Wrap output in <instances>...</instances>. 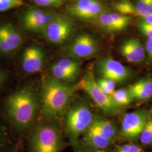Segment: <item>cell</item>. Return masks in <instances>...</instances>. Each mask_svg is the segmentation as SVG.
<instances>
[{"instance_id":"cell-1","label":"cell","mask_w":152,"mask_h":152,"mask_svg":"<svg viewBox=\"0 0 152 152\" xmlns=\"http://www.w3.org/2000/svg\"><path fill=\"white\" fill-rule=\"evenodd\" d=\"M41 94L32 86L20 87L6 98L4 113L13 127L24 132L32 127L41 109Z\"/></svg>"},{"instance_id":"cell-2","label":"cell","mask_w":152,"mask_h":152,"mask_svg":"<svg viewBox=\"0 0 152 152\" xmlns=\"http://www.w3.org/2000/svg\"><path fill=\"white\" fill-rule=\"evenodd\" d=\"M77 85H67L53 77L44 80L41 92V112L46 120H59L64 115L71 102Z\"/></svg>"},{"instance_id":"cell-3","label":"cell","mask_w":152,"mask_h":152,"mask_svg":"<svg viewBox=\"0 0 152 152\" xmlns=\"http://www.w3.org/2000/svg\"><path fill=\"white\" fill-rule=\"evenodd\" d=\"M46 120L40 122L31 132L28 145L29 152H60L62 138L57 125Z\"/></svg>"},{"instance_id":"cell-4","label":"cell","mask_w":152,"mask_h":152,"mask_svg":"<svg viewBox=\"0 0 152 152\" xmlns=\"http://www.w3.org/2000/svg\"><path fill=\"white\" fill-rule=\"evenodd\" d=\"M65 132L72 143L86 132L94 120L92 112L87 104L76 103L71 105L65 114Z\"/></svg>"},{"instance_id":"cell-5","label":"cell","mask_w":152,"mask_h":152,"mask_svg":"<svg viewBox=\"0 0 152 152\" xmlns=\"http://www.w3.org/2000/svg\"><path fill=\"white\" fill-rule=\"evenodd\" d=\"M78 85L87 92L95 104L104 112L109 114H116L121 111V107L98 85L92 72H87Z\"/></svg>"},{"instance_id":"cell-6","label":"cell","mask_w":152,"mask_h":152,"mask_svg":"<svg viewBox=\"0 0 152 152\" xmlns=\"http://www.w3.org/2000/svg\"><path fill=\"white\" fill-rule=\"evenodd\" d=\"M58 14V12L50 8L39 6L32 7L23 14V26L29 32L43 34Z\"/></svg>"},{"instance_id":"cell-7","label":"cell","mask_w":152,"mask_h":152,"mask_svg":"<svg viewBox=\"0 0 152 152\" xmlns=\"http://www.w3.org/2000/svg\"><path fill=\"white\" fill-rule=\"evenodd\" d=\"M75 29V24L70 17L58 14L43 34L50 43L60 45L71 37Z\"/></svg>"},{"instance_id":"cell-8","label":"cell","mask_w":152,"mask_h":152,"mask_svg":"<svg viewBox=\"0 0 152 152\" xmlns=\"http://www.w3.org/2000/svg\"><path fill=\"white\" fill-rule=\"evenodd\" d=\"M96 68L102 78L111 80L115 83L126 81L130 79L132 75L130 68L109 56L99 59L96 64Z\"/></svg>"},{"instance_id":"cell-9","label":"cell","mask_w":152,"mask_h":152,"mask_svg":"<svg viewBox=\"0 0 152 152\" xmlns=\"http://www.w3.org/2000/svg\"><path fill=\"white\" fill-rule=\"evenodd\" d=\"M66 10L71 16L87 21L94 20L108 9L100 0H75L68 6Z\"/></svg>"},{"instance_id":"cell-10","label":"cell","mask_w":152,"mask_h":152,"mask_svg":"<svg viewBox=\"0 0 152 152\" xmlns=\"http://www.w3.org/2000/svg\"><path fill=\"white\" fill-rule=\"evenodd\" d=\"M99 51L97 41L87 34H81L77 36L65 50L66 57L73 59L91 57Z\"/></svg>"},{"instance_id":"cell-11","label":"cell","mask_w":152,"mask_h":152,"mask_svg":"<svg viewBox=\"0 0 152 152\" xmlns=\"http://www.w3.org/2000/svg\"><path fill=\"white\" fill-rule=\"evenodd\" d=\"M149 116L146 110H138L125 114L121 125L122 136L130 139L140 136Z\"/></svg>"},{"instance_id":"cell-12","label":"cell","mask_w":152,"mask_h":152,"mask_svg":"<svg viewBox=\"0 0 152 152\" xmlns=\"http://www.w3.org/2000/svg\"><path fill=\"white\" fill-rule=\"evenodd\" d=\"M45 54L43 49L36 45H31L24 49L21 58L23 72L28 75L36 73L43 68Z\"/></svg>"},{"instance_id":"cell-13","label":"cell","mask_w":152,"mask_h":152,"mask_svg":"<svg viewBox=\"0 0 152 152\" xmlns=\"http://www.w3.org/2000/svg\"><path fill=\"white\" fill-rule=\"evenodd\" d=\"M23 42L21 33L10 24L0 26V53L11 54L16 51Z\"/></svg>"},{"instance_id":"cell-14","label":"cell","mask_w":152,"mask_h":152,"mask_svg":"<svg viewBox=\"0 0 152 152\" xmlns=\"http://www.w3.org/2000/svg\"><path fill=\"white\" fill-rule=\"evenodd\" d=\"M120 54L127 61L137 64L142 62L145 56V50L141 42L136 38H129L122 42Z\"/></svg>"},{"instance_id":"cell-15","label":"cell","mask_w":152,"mask_h":152,"mask_svg":"<svg viewBox=\"0 0 152 152\" xmlns=\"http://www.w3.org/2000/svg\"><path fill=\"white\" fill-rule=\"evenodd\" d=\"M127 90L132 100L146 101L152 97V77H145L131 85Z\"/></svg>"},{"instance_id":"cell-16","label":"cell","mask_w":152,"mask_h":152,"mask_svg":"<svg viewBox=\"0 0 152 152\" xmlns=\"http://www.w3.org/2000/svg\"><path fill=\"white\" fill-rule=\"evenodd\" d=\"M88 129L95 132L100 136L111 141L113 140L116 134L114 124L108 120L100 117L94 119Z\"/></svg>"},{"instance_id":"cell-17","label":"cell","mask_w":152,"mask_h":152,"mask_svg":"<svg viewBox=\"0 0 152 152\" xmlns=\"http://www.w3.org/2000/svg\"><path fill=\"white\" fill-rule=\"evenodd\" d=\"M84 141L86 145L94 149L106 148L110 145L112 142L90 129L85 132Z\"/></svg>"},{"instance_id":"cell-18","label":"cell","mask_w":152,"mask_h":152,"mask_svg":"<svg viewBox=\"0 0 152 152\" xmlns=\"http://www.w3.org/2000/svg\"><path fill=\"white\" fill-rule=\"evenodd\" d=\"M50 72L53 76V78L65 83V82L75 80L78 75V74L61 67L56 63L51 65Z\"/></svg>"},{"instance_id":"cell-19","label":"cell","mask_w":152,"mask_h":152,"mask_svg":"<svg viewBox=\"0 0 152 152\" xmlns=\"http://www.w3.org/2000/svg\"><path fill=\"white\" fill-rule=\"evenodd\" d=\"M93 21L97 27L103 31L108 33L118 32L110 12L109 11L102 13Z\"/></svg>"},{"instance_id":"cell-20","label":"cell","mask_w":152,"mask_h":152,"mask_svg":"<svg viewBox=\"0 0 152 152\" xmlns=\"http://www.w3.org/2000/svg\"><path fill=\"white\" fill-rule=\"evenodd\" d=\"M113 9L116 12L124 15L137 16L135 7L129 0H121L114 4Z\"/></svg>"},{"instance_id":"cell-21","label":"cell","mask_w":152,"mask_h":152,"mask_svg":"<svg viewBox=\"0 0 152 152\" xmlns=\"http://www.w3.org/2000/svg\"><path fill=\"white\" fill-rule=\"evenodd\" d=\"M55 63L58 65H59L65 69H67L78 75L79 73L81 66V63L80 61L77 60L76 59L65 57L60 59V60H58Z\"/></svg>"},{"instance_id":"cell-22","label":"cell","mask_w":152,"mask_h":152,"mask_svg":"<svg viewBox=\"0 0 152 152\" xmlns=\"http://www.w3.org/2000/svg\"><path fill=\"white\" fill-rule=\"evenodd\" d=\"M115 103L118 104L121 107L126 106L130 104L132 101V98L127 90L121 88L115 90L112 95Z\"/></svg>"},{"instance_id":"cell-23","label":"cell","mask_w":152,"mask_h":152,"mask_svg":"<svg viewBox=\"0 0 152 152\" xmlns=\"http://www.w3.org/2000/svg\"><path fill=\"white\" fill-rule=\"evenodd\" d=\"M110 14L118 32L124 30L132 22V16L124 15L116 12H110Z\"/></svg>"},{"instance_id":"cell-24","label":"cell","mask_w":152,"mask_h":152,"mask_svg":"<svg viewBox=\"0 0 152 152\" xmlns=\"http://www.w3.org/2000/svg\"><path fill=\"white\" fill-rule=\"evenodd\" d=\"M133 4L136 9L137 17L152 13V0H134Z\"/></svg>"},{"instance_id":"cell-25","label":"cell","mask_w":152,"mask_h":152,"mask_svg":"<svg viewBox=\"0 0 152 152\" xmlns=\"http://www.w3.org/2000/svg\"><path fill=\"white\" fill-rule=\"evenodd\" d=\"M140 139L141 143L144 145L152 144V115H149L140 135Z\"/></svg>"},{"instance_id":"cell-26","label":"cell","mask_w":152,"mask_h":152,"mask_svg":"<svg viewBox=\"0 0 152 152\" xmlns=\"http://www.w3.org/2000/svg\"><path fill=\"white\" fill-rule=\"evenodd\" d=\"M98 85L107 95L112 96L115 91V82L105 78H100L96 81Z\"/></svg>"},{"instance_id":"cell-27","label":"cell","mask_w":152,"mask_h":152,"mask_svg":"<svg viewBox=\"0 0 152 152\" xmlns=\"http://www.w3.org/2000/svg\"><path fill=\"white\" fill-rule=\"evenodd\" d=\"M23 5V0H0V12L19 7Z\"/></svg>"},{"instance_id":"cell-28","label":"cell","mask_w":152,"mask_h":152,"mask_svg":"<svg viewBox=\"0 0 152 152\" xmlns=\"http://www.w3.org/2000/svg\"><path fill=\"white\" fill-rule=\"evenodd\" d=\"M34 2L36 5L46 7H58L64 5L66 0H33Z\"/></svg>"},{"instance_id":"cell-29","label":"cell","mask_w":152,"mask_h":152,"mask_svg":"<svg viewBox=\"0 0 152 152\" xmlns=\"http://www.w3.org/2000/svg\"><path fill=\"white\" fill-rule=\"evenodd\" d=\"M137 27L143 35L148 39H152V26L139 19L137 22Z\"/></svg>"},{"instance_id":"cell-30","label":"cell","mask_w":152,"mask_h":152,"mask_svg":"<svg viewBox=\"0 0 152 152\" xmlns=\"http://www.w3.org/2000/svg\"><path fill=\"white\" fill-rule=\"evenodd\" d=\"M116 152H142V150L136 145L125 144L119 147Z\"/></svg>"},{"instance_id":"cell-31","label":"cell","mask_w":152,"mask_h":152,"mask_svg":"<svg viewBox=\"0 0 152 152\" xmlns=\"http://www.w3.org/2000/svg\"><path fill=\"white\" fill-rule=\"evenodd\" d=\"M145 52L148 60L152 62V39H148L145 45Z\"/></svg>"},{"instance_id":"cell-32","label":"cell","mask_w":152,"mask_h":152,"mask_svg":"<svg viewBox=\"0 0 152 152\" xmlns=\"http://www.w3.org/2000/svg\"><path fill=\"white\" fill-rule=\"evenodd\" d=\"M7 136V134L5 127L0 123V145L4 143Z\"/></svg>"},{"instance_id":"cell-33","label":"cell","mask_w":152,"mask_h":152,"mask_svg":"<svg viewBox=\"0 0 152 152\" xmlns=\"http://www.w3.org/2000/svg\"><path fill=\"white\" fill-rule=\"evenodd\" d=\"M140 19L152 26V13L139 18Z\"/></svg>"},{"instance_id":"cell-34","label":"cell","mask_w":152,"mask_h":152,"mask_svg":"<svg viewBox=\"0 0 152 152\" xmlns=\"http://www.w3.org/2000/svg\"><path fill=\"white\" fill-rule=\"evenodd\" d=\"M6 79V74L2 70L0 69V89L2 87Z\"/></svg>"},{"instance_id":"cell-35","label":"cell","mask_w":152,"mask_h":152,"mask_svg":"<svg viewBox=\"0 0 152 152\" xmlns=\"http://www.w3.org/2000/svg\"><path fill=\"white\" fill-rule=\"evenodd\" d=\"M17 152V151H8V152Z\"/></svg>"},{"instance_id":"cell-36","label":"cell","mask_w":152,"mask_h":152,"mask_svg":"<svg viewBox=\"0 0 152 152\" xmlns=\"http://www.w3.org/2000/svg\"></svg>"}]
</instances>
